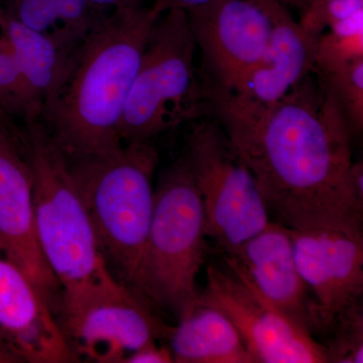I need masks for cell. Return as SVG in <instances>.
I'll return each mask as SVG.
<instances>
[{
    "label": "cell",
    "mask_w": 363,
    "mask_h": 363,
    "mask_svg": "<svg viewBox=\"0 0 363 363\" xmlns=\"http://www.w3.org/2000/svg\"><path fill=\"white\" fill-rule=\"evenodd\" d=\"M68 161L107 269L133 289L154 211L156 147L124 143L106 154Z\"/></svg>",
    "instance_id": "cell-4"
},
{
    "label": "cell",
    "mask_w": 363,
    "mask_h": 363,
    "mask_svg": "<svg viewBox=\"0 0 363 363\" xmlns=\"http://www.w3.org/2000/svg\"><path fill=\"white\" fill-rule=\"evenodd\" d=\"M7 13L4 2L0 0V32L4 30V23H6Z\"/></svg>",
    "instance_id": "cell-28"
},
{
    "label": "cell",
    "mask_w": 363,
    "mask_h": 363,
    "mask_svg": "<svg viewBox=\"0 0 363 363\" xmlns=\"http://www.w3.org/2000/svg\"><path fill=\"white\" fill-rule=\"evenodd\" d=\"M169 350L178 363H255L233 322L197 298L169 327Z\"/></svg>",
    "instance_id": "cell-16"
},
{
    "label": "cell",
    "mask_w": 363,
    "mask_h": 363,
    "mask_svg": "<svg viewBox=\"0 0 363 363\" xmlns=\"http://www.w3.org/2000/svg\"><path fill=\"white\" fill-rule=\"evenodd\" d=\"M23 123L32 167L35 235L61 286L59 308L118 281L105 264L68 159L40 118Z\"/></svg>",
    "instance_id": "cell-3"
},
{
    "label": "cell",
    "mask_w": 363,
    "mask_h": 363,
    "mask_svg": "<svg viewBox=\"0 0 363 363\" xmlns=\"http://www.w3.org/2000/svg\"><path fill=\"white\" fill-rule=\"evenodd\" d=\"M266 11L272 33L259 65L229 92L250 101H278L310 74L314 73L318 37L306 30L292 11L274 0H252Z\"/></svg>",
    "instance_id": "cell-15"
},
{
    "label": "cell",
    "mask_w": 363,
    "mask_h": 363,
    "mask_svg": "<svg viewBox=\"0 0 363 363\" xmlns=\"http://www.w3.org/2000/svg\"><path fill=\"white\" fill-rule=\"evenodd\" d=\"M294 257L315 294V328L330 330L336 318L360 302L363 293V231L351 226L290 229Z\"/></svg>",
    "instance_id": "cell-12"
},
{
    "label": "cell",
    "mask_w": 363,
    "mask_h": 363,
    "mask_svg": "<svg viewBox=\"0 0 363 363\" xmlns=\"http://www.w3.org/2000/svg\"><path fill=\"white\" fill-rule=\"evenodd\" d=\"M55 316L78 360L100 363H124L145 344L167 338L171 327L145 298L121 283L62 305Z\"/></svg>",
    "instance_id": "cell-8"
},
{
    "label": "cell",
    "mask_w": 363,
    "mask_h": 363,
    "mask_svg": "<svg viewBox=\"0 0 363 363\" xmlns=\"http://www.w3.org/2000/svg\"><path fill=\"white\" fill-rule=\"evenodd\" d=\"M20 362L18 357L14 355L13 350L4 342V339L0 337V363Z\"/></svg>",
    "instance_id": "cell-27"
},
{
    "label": "cell",
    "mask_w": 363,
    "mask_h": 363,
    "mask_svg": "<svg viewBox=\"0 0 363 363\" xmlns=\"http://www.w3.org/2000/svg\"><path fill=\"white\" fill-rule=\"evenodd\" d=\"M92 6L104 13L119 9H138L145 6V0H89Z\"/></svg>",
    "instance_id": "cell-24"
},
{
    "label": "cell",
    "mask_w": 363,
    "mask_h": 363,
    "mask_svg": "<svg viewBox=\"0 0 363 363\" xmlns=\"http://www.w3.org/2000/svg\"><path fill=\"white\" fill-rule=\"evenodd\" d=\"M0 253L32 281L52 312L61 286L40 252L33 215V173L23 126L0 118Z\"/></svg>",
    "instance_id": "cell-10"
},
{
    "label": "cell",
    "mask_w": 363,
    "mask_h": 363,
    "mask_svg": "<svg viewBox=\"0 0 363 363\" xmlns=\"http://www.w3.org/2000/svg\"><path fill=\"white\" fill-rule=\"evenodd\" d=\"M197 47L183 9L162 13L143 51L126 100L121 143L157 136L208 117L206 85L196 66Z\"/></svg>",
    "instance_id": "cell-6"
},
{
    "label": "cell",
    "mask_w": 363,
    "mask_h": 363,
    "mask_svg": "<svg viewBox=\"0 0 363 363\" xmlns=\"http://www.w3.org/2000/svg\"><path fill=\"white\" fill-rule=\"evenodd\" d=\"M208 84L233 91L266 54L272 21L252 0H208L185 11Z\"/></svg>",
    "instance_id": "cell-11"
},
{
    "label": "cell",
    "mask_w": 363,
    "mask_h": 363,
    "mask_svg": "<svg viewBox=\"0 0 363 363\" xmlns=\"http://www.w3.org/2000/svg\"><path fill=\"white\" fill-rule=\"evenodd\" d=\"M363 11V0H321L301 16V25L319 38L336 23Z\"/></svg>",
    "instance_id": "cell-22"
},
{
    "label": "cell",
    "mask_w": 363,
    "mask_h": 363,
    "mask_svg": "<svg viewBox=\"0 0 363 363\" xmlns=\"http://www.w3.org/2000/svg\"><path fill=\"white\" fill-rule=\"evenodd\" d=\"M332 91L342 111L352 135L363 130V59L314 71Z\"/></svg>",
    "instance_id": "cell-20"
},
{
    "label": "cell",
    "mask_w": 363,
    "mask_h": 363,
    "mask_svg": "<svg viewBox=\"0 0 363 363\" xmlns=\"http://www.w3.org/2000/svg\"><path fill=\"white\" fill-rule=\"evenodd\" d=\"M207 1L208 0H152L150 6L159 13H164L171 9L188 11Z\"/></svg>",
    "instance_id": "cell-25"
},
{
    "label": "cell",
    "mask_w": 363,
    "mask_h": 363,
    "mask_svg": "<svg viewBox=\"0 0 363 363\" xmlns=\"http://www.w3.org/2000/svg\"><path fill=\"white\" fill-rule=\"evenodd\" d=\"M161 13L145 6L106 13L74 56L40 119L67 159L123 145L119 125L143 51Z\"/></svg>",
    "instance_id": "cell-2"
},
{
    "label": "cell",
    "mask_w": 363,
    "mask_h": 363,
    "mask_svg": "<svg viewBox=\"0 0 363 363\" xmlns=\"http://www.w3.org/2000/svg\"><path fill=\"white\" fill-rule=\"evenodd\" d=\"M193 123L184 157L201 198L206 235L231 252L269 223V209L218 121Z\"/></svg>",
    "instance_id": "cell-7"
},
{
    "label": "cell",
    "mask_w": 363,
    "mask_h": 363,
    "mask_svg": "<svg viewBox=\"0 0 363 363\" xmlns=\"http://www.w3.org/2000/svg\"><path fill=\"white\" fill-rule=\"evenodd\" d=\"M9 18L75 52L105 14L89 0H4Z\"/></svg>",
    "instance_id": "cell-17"
},
{
    "label": "cell",
    "mask_w": 363,
    "mask_h": 363,
    "mask_svg": "<svg viewBox=\"0 0 363 363\" xmlns=\"http://www.w3.org/2000/svg\"><path fill=\"white\" fill-rule=\"evenodd\" d=\"M330 330L333 338L324 346L327 362H363V312L360 302L338 315Z\"/></svg>",
    "instance_id": "cell-21"
},
{
    "label": "cell",
    "mask_w": 363,
    "mask_h": 363,
    "mask_svg": "<svg viewBox=\"0 0 363 363\" xmlns=\"http://www.w3.org/2000/svg\"><path fill=\"white\" fill-rule=\"evenodd\" d=\"M6 33L40 111L60 89L70 72L75 52L9 18Z\"/></svg>",
    "instance_id": "cell-18"
},
{
    "label": "cell",
    "mask_w": 363,
    "mask_h": 363,
    "mask_svg": "<svg viewBox=\"0 0 363 363\" xmlns=\"http://www.w3.org/2000/svg\"><path fill=\"white\" fill-rule=\"evenodd\" d=\"M173 354L166 346H159L157 342L145 344L140 350L131 353L124 363H172Z\"/></svg>",
    "instance_id": "cell-23"
},
{
    "label": "cell",
    "mask_w": 363,
    "mask_h": 363,
    "mask_svg": "<svg viewBox=\"0 0 363 363\" xmlns=\"http://www.w3.org/2000/svg\"><path fill=\"white\" fill-rule=\"evenodd\" d=\"M274 1L278 2L279 4L286 7L289 11L295 9L302 16L321 0H274Z\"/></svg>",
    "instance_id": "cell-26"
},
{
    "label": "cell",
    "mask_w": 363,
    "mask_h": 363,
    "mask_svg": "<svg viewBox=\"0 0 363 363\" xmlns=\"http://www.w3.org/2000/svg\"><path fill=\"white\" fill-rule=\"evenodd\" d=\"M40 114V105L26 84L7 39L4 23L0 32V117L13 121L18 118L23 123L38 118Z\"/></svg>",
    "instance_id": "cell-19"
},
{
    "label": "cell",
    "mask_w": 363,
    "mask_h": 363,
    "mask_svg": "<svg viewBox=\"0 0 363 363\" xmlns=\"http://www.w3.org/2000/svg\"><path fill=\"white\" fill-rule=\"evenodd\" d=\"M205 85L208 117L220 124L279 223L362 228L363 197L351 173L352 133L315 72L269 104Z\"/></svg>",
    "instance_id": "cell-1"
},
{
    "label": "cell",
    "mask_w": 363,
    "mask_h": 363,
    "mask_svg": "<svg viewBox=\"0 0 363 363\" xmlns=\"http://www.w3.org/2000/svg\"><path fill=\"white\" fill-rule=\"evenodd\" d=\"M199 301L229 318L255 363H325L326 353L311 332L296 323L229 269L208 267Z\"/></svg>",
    "instance_id": "cell-9"
},
{
    "label": "cell",
    "mask_w": 363,
    "mask_h": 363,
    "mask_svg": "<svg viewBox=\"0 0 363 363\" xmlns=\"http://www.w3.org/2000/svg\"><path fill=\"white\" fill-rule=\"evenodd\" d=\"M0 337L20 362H79L45 298L1 253Z\"/></svg>",
    "instance_id": "cell-14"
},
{
    "label": "cell",
    "mask_w": 363,
    "mask_h": 363,
    "mask_svg": "<svg viewBox=\"0 0 363 363\" xmlns=\"http://www.w3.org/2000/svg\"><path fill=\"white\" fill-rule=\"evenodd\" d=\"M204 210L185 157L162 171L133 290L154 308L180 317L195 304L206 255Z\"/></svg>",
    "instance_id": "cell-5"
},
{
    "label": "cell",
    "mask_w": 363,
    "mask_h": 363,
    "mask_svg": "<svg viewBox=\"0 0 363 363\" xmlns=\"http://www.w3.org/2000/svg\"><path fill=\"white\" fill-rule=\"evenodd\" d=\"M226 255L229 271L296 323L312 331L314 303L310 302L308 286L296 266L288 227L269 222Z\"/></svg>",
    "instance_id": "cell-13"
}]
</instances>
